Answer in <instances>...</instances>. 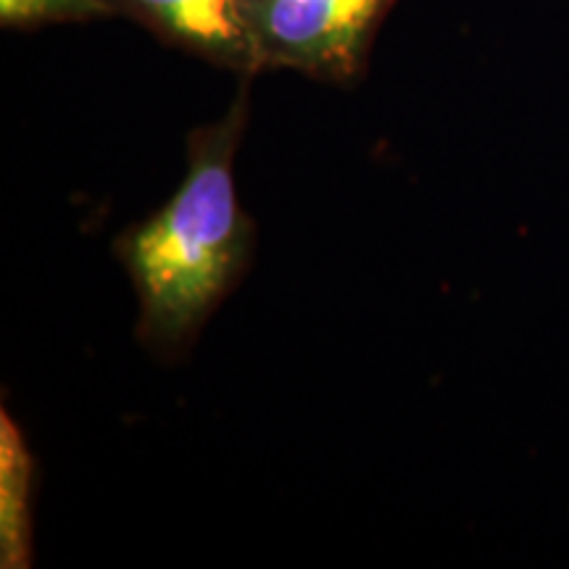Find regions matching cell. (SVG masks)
<instances>
[{
  "mask_svg": "<svg viewBox=\"0 0 569 569\" xmlns=\"http://www.w3.org/2000/svg\"><path fill=\"white\" fill-rule=\"evenodd\" d=\"M398 0H243L261 71L322 82L365 77L377 30Z\"/></svg>",
  "mask_w": 569,
  "mask_h": 569,
  "instance_id": "obj_2",
  "label": "cell"
},
{
  "mask_svg": "<svg viewBox=\"0 0 569 569\" xmlns=\"http://www.w3.org/2000/svg\"><path fill=\"white\" fill-rule=\"evenodd\" d=\"M34 457L17 419L0 415V567L30 569L34 561Z\"/></svg>",
  "mask_w": 569,
  "mask_h": 569,
  "instance_id": "obj_4",
  "label": "cell"
},
{
  "mask_svg": "<svg viewBox=\"0 0 569 569\" xmlns=\"http://www.w3.org/2000/svg\"><path fill=\"white\" fill-rule=\"evenodd\" d=\"M156 38L213 67L256 77L261 71L243 0H109Z\"/></svg>",
  "mask_w": 569,
  "mask_h": 569,
  "instance_id": "obj_3",
  "label": "cell"
},
{
  "mask_svg": "<svg viewBox=\"0 0 569 569\" xmlns=\"http://www.w3.org/2000/svg\"><path fill=\"white\" fill-rule=\"evenodd\" d=\"M240 80L224 117L188 134V172L177 193L113 243L138 296L134 336L161 359L196 343L251 267L256 227L234 190V156L251 117L253 77Z\"/></svg>",
  "mask_w": 569,
  "mask_h": 569,
  "instance_id": "obj_1",
  "label": "cell"
},
{
  "mask_svg": "<svg viewBox=\"0 0 569 569\" xmlns=\"http://www.w3.org/2000/svg\"><path fill=\"white\" fill-rule=\"evenodd\" d=\"M109 0H0V24L6 30H40L67 21L111 17Z\"/></svg>",
  "mask_w": 569,
  "mask_h": 569,
  "instance_id": "obj_5",
  "label": "cell"
}]
</instances>
